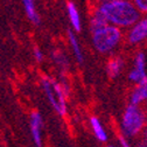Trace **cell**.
I'll use <instances>...</instances> for the list:
<instances>
[{"instance_id":"cell-1","label":"cell","mask_w":147,"mask_h":147,"mask_svg":"<svg viewBox=\"0 0 147 147\" xmlns=\"http://www.w3.org/2000/svg\"><path fill=\"white\" fill-rule=\"evenodd\" d=\"M105 21L123 30L132 26L141 16L132 0H110V1L95 6Z\"/></svg>"},{"instance_id":"cell-2","label":"cell","mask_w":147,"mask_h":147,"mask_svg":"<svg viewBox=\"0 0 147 147\" xmlns=\"http://www.w3.org/2000/svg\"><path fill=\"white\" fill-rule=\"evenodd\" d=\"M90 34L94 49L103 56L117 54L124 45V30L110 24L91 28Z\"/></svg>"},{"instance_id":"cell-3","label":"cell","mask_w":147,"mask_h":147,"mask_svg":"<svg viewBox=\"0 0 147 147\" xmlns=\"http://www.w3.org/2000/svg\"><path fill=\"white\" fill-rule=\"evenodd\" d=\"M147 110L142 105L128 103L124 109L119 120V128L121 136L127 139L140 138L146 123Z\"/></svg>"},{"instance_id":"cell-4","label":"cell","mask_w":147,"mask_h":147,"mask_svg":"<svg viewBox=\"0 0 147 147\" xmlns=\"http://www.w3.org/2000/svg\"><path fill=\"white\" fill-rule=\"evenodd\" d=\"M41 85L45 91V95L53 106V109L56 111V113L61 117L67 115V96L68 94L64 91L63 86L61 85L60 81L54 80L50 76H42Z\"/></svg>"},{"instance_id":"cell-5","label":"cell","mask_w":147,"mask_h":147,"mask_svg":"<svg viewBox=\"0 0 147 147\" xmlns=\"http://www.w3.org/2000/svg\"><path fill=\"white\" fill-rule=\"evenodd\" d=\"M124 42L132 48L147 43V15H141L132 26L124 30Z\"/></svg>"},{"instance_id":"cell-6","label":"cell","mask_w":147,"mask_h":147,"mask_svg":"<svg viewBox=\"0 0 147 147\" xmlns=\"http://www.w3.org/2000/svg\"><path fill=\"white\" fill-rule=\"evenodd\" d=\"M146 64H147L146 54L142 50L136 51L132 61V67L127 74V80L132 84H138L139 82H141L147 77Z\"/></svg>"},{"instance_id":"cell-7","label":"cell","mask_w":147,"mask_h":147,"mask_svg":"<svg viewBox=\"0 0 147 147\" xmlns=\"http://www.w3.org/2000/svg\"><path fill=\"white\" fill-rule=\"evenodd\" d=\"M125 65H126V61L123 56H120V55L115 54V55L109 56V60H107L106 65H105L107 76L111 80L119 77L125 69Z\"/></svg>"},{"instance_id":"cell-8","label":"cell","mask_w":147,"mask_h":147,"mask_svg":"<svg viewBox=\"0 0 147 147\" xmlns=\"http://www.w3.org/2000/svg\"><path fill=\"white\" fill-rule=\"evenodd\" d=\"M128 103L147 107V77L138 84H134L132 91L128 95Z\"/></svg>"},{"instance_id":"cell-9","label":"cell","mask_w":147,"mask_h":147,"mask_svg":"<svg viewBox=\"0 0 147 147\" xmlns=\"http://www.w3.org/2000/svg\"><path fill=\"white\" fill-rule=\"evenodd\" d=\"M42 116L38 111H33L30 113V133L33 141L36 147H42Z\"/></svg>"},{"instance_id":"cell-10","label":"cell","mask_w":147,"mask_h":147,"mask_svg":"<svg viewBox=\"0 0 147 147\" xmlns=\"http://www.w3.org/2000/svg\"><path fill=\"white\" fill-rule=\"evenodd\" d=\"M65 7H67L68 19L71 25V29L76 33H80L82 30L83 26H82V18H81V14H80V11H78L76 4L71 1V0H68L65 4Z\"/></svg>"},{"instance_id":"cell-11","label":"cell","mask_w":147,"mask_h":147,"mask_svg":"<svg viewBox=\"0 0 147 147\" xmlns=\"http://www.w3.org/2000/svg\"><path fill=\"white\" fill-rule=\"evenodd\" d=\"M68 43L70 46L72 55H74V57H75V60L77 61V63L83 64L84 63V54H83L81 43L76 36V32H74L72 29L68 30Z\"/></svg>"},{"instance_id":"cell-12","label":"cell","mask_w":147,"mask_h":147,"mask_svg":"<svg viewBox=\"0 0 147 147\" xmlns=\"http://www.w3.org/2000/svg\"><path fill=\"white\" fill-rule=\"evenodd\" d=\"M89 124H90V127H91V130H92L95 137L100 141V142H105L107 141V133H106V130H105V127L104 125L102 124L100 119L98 117H90L89 118Z\"/></svg>"},{"instance_id":"cell-13","label":"cell","mask_w":147,"mask_h":147,"mask_svg":"<svg viewBox=\"0 0 147 147\" xmlns=\"http://www.w3.org/2000/svg\"><path fill=\"white\" fill-rule=\"evenodd\" d=\"M22 5H24V9H25V13H26V16L28 18V20L33 25L39 26L41 22V18L38 12V8L35 6V1H32V0H22Z\"/></svg>"},{"instance_id":"cell-14","label":"cell","mask_w":147,"mask_h":147,"mask_svg":"<svg viewBox=\"0 0 147 147\" xmlns=\"http://www.w3.org/2000/svg\"><path fill=\"white\" fill-rule=\"evenodd\" d=\"M51 57L54 60V62L56 63L61 69H64L68 67V59L65 57L64 53H62L61 50H55L51 53Z\"/></svg>"},{"instance_id":"cell-15","label":"cell","mask_w":147,"mask_h":147,"mask_svg":"<svg viewBox=\"0 0 147 147\" xmlns=\"http://www.w3.org/2000/svg\"><path fill=\"white\" fill-rule=\"evenodd\" d=\"M141 15H147V0H132Z\"/></svg>"},{"instance_id":"cell-16","label":"cell","mask_w":147,"mask_h":147,"mask_svg":"<svg viewBox=\"0 0 147 147\" xmlns=\"http://www.w3.org/2000/svg\"><path fill=\"white\" fill-rule=\"evenodd\" d=\"M33 56H34V60L38 63H41L45 60V54H43V51L38 46H35L33 48Z\"/></svg>"},{"instance_id":"cell-17","label":"cell","mask_w":147,"mask_h":147,"mask_svg":"<svg viewBox=\"0 0 147 147\" xmlns=\"http://www.w3.org/2000/svg\"><path fill=\"white\" fill-rule=\"evenodd\" d=\"M119 145H120V147H133L132 144L130 142V139H127L123 136L119 138Z\"/></svg>"},{"instance_id":"cell-18","label":"cell","mask_w":147,"mask_h":147,"mask_svg":"<svg viewBox=\"0 0 147 147\" xmlns=\"http://www.w3.org/2000/svg\"><path fill=\"white\" fill-rule=\"evenodd\" d=\"M136 147H147V140L144 139V138L139 139L138 142H137V145H136Z\"/></svg>"},{"instance_id":"cell-19","label":"cell","mask_w":147,"mask_h":147,"mask_svg":"<svg viewBox=\"0 0 147 147\" xmlns=\"http://www.w3.org/2000/svg\"><path fill=\"white\" fill-rule=\"evenodd\" d=\"M110 1V0H91V3H92V6H97V5H102V4H105Z\"/></svg>"},{"instance_id":"cell-20","label":"cell","mask_w":147,"mask_h":147,"mask_svg":"<svg viewBox=\"0 0 147 147\" xmlns=\"http://www.w3.org/2000/svg\"><path fill=\"white\" fill-rule=\"evenodd\" d=\"M141 137L147 140V116H146V123H145V127H144V131H142Z\"/></svg>"},{"instance_id":"cell-21","label":"cell","mask_w":147,"mask_h":147,"mask_svg":"<svg viewBox=\"0 0 147 147\" xmlns=\"http://www.w3.org/2000/svg\"><path fill=\"white\" fill-rule=\"evenodd\" d=\"M106 147H116V146H113V145H109V146H106Z\"/></svg>"},{"instance_id":"cell-22","label":"cell","mask_w":147,"mask_h":147,"mask_svg":"<svg viewBox=\"0 0 147 147\" xmlns=\"http://www.w3.org/2000/svg\"><path fill=\"white\" fill-rule=\"evenodd\" d=\"M32 1H35V0H32Z\"/></svg>"}]
</instances>
